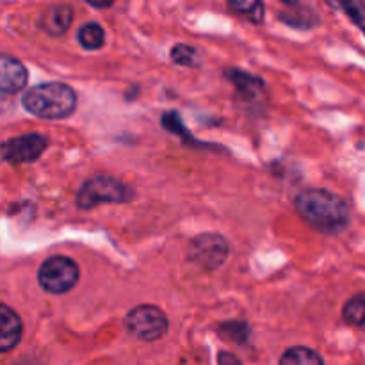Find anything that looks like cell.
<instances>
[{
    "mask_svg": "<svg viewBox=\"0 0 365 365\" xmlns=\"http://www.w3.org/2000/svg\"><path fill=\"white\" fill-rule=\"evenodd\" d=\"M299 216L323 234H339L351 221V210L342 196L327 189H307L294 200Z\"/></svg>",
    "mask_w": 365,
    "mask_h": 365,
    "instance_id": "6da1fadb",
    "label": "cell"
},
{
    "mask_svg": "<svg viewBox=\"0 0 365 365\" xmlns=\"http://www.w3.org/2000/svg\"><path fill=\"white\" fill-rule=\"evenodd\" d=\"M24 107L43 120H61L77 107V95L63 82H45L29 89L21 98Z\"/></svg>",
    "mask_w": 365,
    "mask_h": 365,
    "instance_id": "7a4b0ae2",
    "label": "cell"
},
{
    "mask_svg": "<svg viewBox=\"0 0 365 365\" xmlns=\"http://www.w3.org/2000/svg\"><path fill=\"white\" fill-rule=\"evenodd\" d=\"M134 191L123 182L107 175H96L82 184L77 195V205L81 209H93L100 203H123L132 200Z\"/></svg>",
    "mask_w": 365,
    "mask_h": 365,
    "instance_id": "3957f363",
    "label": "cell"
},
{
    "mask_svg": "<svg viewBox=\"0 0 365 365\" xmlns=\"http://www.w3.org/2000/svg\"><path fill=\"white\" fill-rule=\"evenodd\" d=\"M81 271L71 259L63 255L48 257L38 271V282L43 291L50 294H64L78 282Z\"/></svg>",
    "mask_w": 365,
    "mask_h": 365,
    "instance_id": "277c9868",
    "label": "cell"
},
{
    "mask_svg": "<svg viewBox=\"0 0 365 365\" xmlns=\"http://www.w3.org/2000/svg\"><path fill=\"white\" fill-rule=\"evenodd\" d=\"M125 327L134 337L153 342L164 337L168 331V317L160 309L153 305H141L132 309L125 317Z\"/></svg>",
    "mask_w": 365,
    "mask_h": 365,
    "instance_id": "5b68a950",
    "label": "cell"
},
{
    "mask_svg": "<svg viewBox=\"0 0 365 365\" xmlns=\"http://www.w3.org/2000/svg\"><path fill=\"white\" fill-rule=\"evenodd\" d=\"M228 242L217 234H203L192 239L189 259L205 269H216L227 260Z\"/></svg>",
    "mask_w": 365,
    "mask_h": 365,
    "instance_id": "8992f818",
    "label": "cell"
},
{
    "mask_svg": "<svg viewBox=\"0 0 365 365\" xmlns=\"http://www.w3.org/2000/svg\"><path fill=\"white\" fill-rule=\"evenodd\" d=\"M48 139L41 134H25L9 139L2 146V157L11 163H34L46 150Z\"/></svg>",
    "mask_w": 365,
    "mask_h": 365,
    "instance_id": "52a82bcc",
    "label": "cell"
},
{
    "mask_svg": "<svg viewBox=\"0 0 365 365\" xmlns=\"http://www.w3.org/2000/svg\"><path fill=\"white\" fill-rule=\"evenodd\" d=\"M27 68L16 57L0 53V93L14 95L27 86Z\"/></svg>",
    "mask_w": 365,
    "mask_h": 365,
    "instance_id": "ba28073f",
    "label": "cell"
},
{
    "mask_svg": "<svg viewBox=\"0 0 365 365\" xmlns=\"http://www.w3.org/2000/svg\"><path fill=\"white\" fill-rule=\"evenodd\" d=\"M21 331L24 328H21V319L18 314L0 303V353H7L16 348L21 339Z\"/></svg>",
    "mask_w": 365,
    "mask_h": 365,
    "instance_id": "9c48e42d",
    "label": "cell"
},
{
    "mask_svg": "<svg viewBox=\"0 0 365 365\" xmlns=\"http://www.w3.org/2000/svg\"><path fill=\"white\" fill-rule=\"evenodd\" d=\"M71 20H73V9L66 4H57V6H50L43 13L41 27L50 36H63L70 29Z\"/></svg>",
    "mask_w": 365,
    "mask_h": 365,
    "instance_id": "30bf717a",
    "label": "cell"
},
{
    "mask_svg": "<svg viewBox=\"0 0 365 365\" xmlns=\"http://www.w3.org/2000/svg\"><path fill=\"white\" fill-rule=\"evenodd\" d=\"M342 317L348 324L365 331V292L355 294L346 302L344 309H342Z\"/></svg>",
    "mask_w": 365,
    "mask_h": 365,
    "instance_id": "8fae6325",
    "label": "cell"
},
{
    "mask_svg": "<svg viewBox=\"0 0 365 365\" xmlns=\"http://www.w3.org/2000/svg\"><path fill=\"white\" fill-rule=\"evenodd\" d=\"M280 365H324L323 359L314 349L305 348V346H296V348L287 349L282 355Z\"/></svg>",
    "mask_w": 365,
    "mask_h": 365,
    "instance_id": "7c38bea8",
    "label": "cell"
},
{
    "mask_svg": "<svg viewBox=\"0 0 365 365\" xmlns=\"http://www.w3.org/2000/svg\"><path fill=\"white\" fill-rule=\"evenodd\" d=\"M78 43L86 50L102 48L103 43H106V32H103L102 25L95 24V21L82 25L78 29Z\"/></svg>",
    "mask_w": 365,
    "mask_h": 365,
    "instance_id": "4fadbf2b",
    "label": "cell"
},
{
    "mask_svg": "<svg viewBox=\"0 0 365 365\" xmlns=\"http://www.w3.org/2000/svg\"><path fill=\"white\" fill-rule=\"evenodd\" d=\"M228 7L241 16H246L250 21H255V24H260L264 20L262 2H230Z\"/></svg>",
    "mask_w": 365,
    "mask_h": 365,
    "instance_id": "5bb4252c",
    "label": "cell"
},
{
    "mask_svg": "<svg viewBox=\"0 0 365 365\" xmlns=\"http://www.w3.org/2000/svg\"><path fill=\"white\" fill-rule=\"evenodd\" d=\"M196 57H198V53L189 45H177L171 50V59L182 66H195Z\"/></svg>",
    "mask_w": 365,
    "mask_h": 365,
    "instance_id": "9a60e30c",
    "label": "cell"
},
{
    "mask_svg": "<svg viewBox=\"0 0 365 365\" xmlns=\"http://www.w3.org/2000/svg\"><path fill=\"white\" fill-rule=\"evenodd\" d=\"M342 9L346 11V13L349 14V16L353 18V20L356 21V24H362L364 18H365V13L364 6H360V4H342Z\"/></svg>",
    "mask_w": 365,
    "mask_h": 365,
    "instance_id": "2e32d148",
    "label": "cell"
},
{
    "mask_svg": "<svg viewBox=\"0 0 365 365\" xmlns=\"http://www.w3.org/2000/svg\"><path fill=\"white\" fill-rule=\"evenodd\" d=\"M217 364L220 365H245L241 360L235 359L232 353H220V356H217Z\"/></svg>",
    "mask_w": 365,
    "mask_h": 365,
    "instance_id": "e0dca14e",
    "label": "cell"
}]
</instances>
